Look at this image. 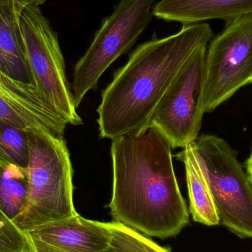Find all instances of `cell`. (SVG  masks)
Returning a JSON list of instances; mask_svg holds the SVG:
<instances>
[{
    "instance_id": "8",
    "label": "cell",
    "mask_w": 252,
    "mask_h": 252,
    "mask_svg": "<svg viewBox=\"0 0 252 252\" xmlns=\"http://www.w3.org/2000/svg\"><path fill=\"white\" fill-rule=\"evenodd\" d=\"M207 50V45L203 46L191 56L148 124V127L158 130L172 148H184L198 139L204 115L202 94Z\"/></svg>"
},
{
    "instance_id": "17",
    "label": "cell",
    "mask_w": 252,
    "mask_h": 252,
    "mask_svg": "<svg viewBox=\"0 0 252 252\" xmlns=\"http://www.w3.org/2000/svg\"><path fill=\"white\" fill-rule=\"evenodd\" d=\"M0 252H35L25 232L0 210Z\"/></svg>"
},
{
    "instance_id": "9",
    "label": "cell",
    "mask_w": 252,
    "mask_h": 252,
    "mask_svg": "<svg viewBox=\"0 0 252 252\" xmlns=\"http://www.w3.org/2000/svg\"><path fill=\"white\" fill-rule=\"evenodd\" d=\"M0 121L27 131L43 130L64 138L65 122L35 87L18 82L0 69Z\"/></svg>"
},
{
    "instance_id": "16",
    "label": "cell",
    "mask_w": 252,
    "mask_h": 252,
    "mask_svg": "<svg viewBox=\"0 0 252 252\" xmlns=\"http://www.w3.org/2000/svg\"><path fill=\"white\" fill-rule=\"evenodd\" d=\"M28 161V131L0 121V165L13 164L26 170Z\"/></svg>"
},
{
    "instance_id": "7",
    "label": "cell",
    "mask_w": 252,
    "mask_h": 252,
    "mask_svg": "<svg viewBox=\"0 0 252 252\" xmlns=\"http://www.w3.org/2000/svg\"><path fill=\"white\" fill-rule=\"evenodd\" d=\"M252 84V14L229 23L210 41L202 94L204 114L213 112Z\"/></svg>"
},
{
    "instance_id": "10",
    "label": "cell",
    "mask_w": 252,
    "mask_h": 252,
    "mask_svg": "<svg viewBox=\"0 0 252 252\" xmlns=\"http://www.w3.org/2000/svg\"><path fill=\"white\" fill-rule=\"evenodd\" d=\"M26 234L32 244L65 252H102L109 248L112 238L105 222L88 220L79 214L37 226Z\"/></svg>"
},
{
    "instance_id": "12",
    "label": "cell",
    "mask_w": 252,
    "mask_h": 252,
    "mask_svg": "<svg viewBox=\"0 0 252 252\" xmlns=\"http://www.w3.org/2000/svg\"><path fill=\"white\" fill-rule=\"evenodd\" d=\"M25 6L19 1L0 0V69L18 82L35 87L19 29V15Z\"/></svg>"
},
{
    "instance_id": "5",
    "label": "cell",
    "mask_w": 252,
    "mask_h": 252,
    "mask_svg": "<svg viewBox=\"0 0 252 252\" xmlns=\"http://www.w3.org/2000/svg\"><path fill=\"white\" fill-rule=\"evenodd\" d=\"M195 145L220 223L239 238H252V183L236 151L215 135H201Z\"/></svg>"
},
{
    "instance_id": "1",
    "label": "cell",
    "mask_w": 252,
    "mask_h": 252,
    "mask_svg": "<svg viewBox=\"0 0 252 252\" xmlns=\"http://www.w3.org/2000/svg\"><path fill=\"white\" fill-rule=\"evenodd\" d=\"M171 145L154 127L112 139L115 221L147 237H175L189 223V211L175 174Z\"/></svg>"
},
{
    "instance_id": "4",
    "label": "cell",
    "mask_w": 252,
    "mask_h": 252,
    "mask_svg": "<svg viewBox=\"0 0 252 252\" xmlns=\"http://www.w3.org/2000/svg\"><path fill=\"white\" fill-rule=\"evenodd\" d=\"M25 59L35 87L49 106L72 126L82 124L66 76L57 33L38 6L25 5L19 15Z\"/></svg>"
},
{
    "instance_id": "2",
    "label": "cell",
    "mask_w": 252,
    "mask_h": 252,
    "mask_svg": "<svg viewBox=\"0 0 252 252\" xmlns=\"http://www.w3.org/2000/svg\"><path fill=\"white\" fill-rule=\"evenodd\" d=\"M213 38L211 27L201 22L183 25L164 38L154 35L138 46L102 94L97 109L100 137L112 140L145 130L187 62Z\"/></svg>"
},
{
    "instance_id": "15",
    "label": "cell",
    "mask_w": 252,
    "mask_h": 252,
    "mask_svg": "<svg viewBox=\"0 0 252 252\" xmlns=\"http://www.w3.org/2000/svg\"><path fill=\"white\" fill-rule=\"evenodd\" d=\"M112 232L109 248L102 252H171L145 235L118 221L106 222ZM35 252H65L47 246L32 244Z\"/></svg>"
},
{
    "instance_id": "3",
    "label": "cell",
    "mask_w": 252,
    "mask_h": 252,
    "mask_svg": "<svg viewBox=\"0 0 252 252\" xmlns=\"http://www.w3.org/2000/svg\"><path fill=\"white\" fill-rule=\"evenodd\" d=\"M26 202L13 223L22 232L77 216L74 170L64 138L40 130L28 131Z\"/></svg>"
},
{
    "instance_id": "20",
    "label": "cell",
    "mask_w": 252,
    "mask_h": 252,
    "mask_svg": "<svg viewBox=\"0 0 252 252\" xmlns=\"http://www.w3.org/2000/svg\"></svg>"
},
{
    "instance_id": "13",
    "label": "cell",
    "mask_w": 252,
    "mask_h": 252,
    "mask_svg": "<svg viewBox=\"0 0 252 252\" xmlns=\"http://www.w3.org/2000/svg\"><path fill=\"white\" fill-rule=\"evenodd\" d=\"M195 142L188 144L174 157L185 164L192 219L206 226H217L220 224V219L208 181L197 155Z\"/></svg>"
},
{
    "instance_id": "6",
    "label": "cell",
    "mask_w": 252,
    "mask_h": 252,
    "mask_svg": "<svg viewBox=\"0 0 252 252\" xmlns=\"http://www.w3.org/2000/svg\"><path fill=\"white\" fill-rule=\"evenodd\" d=\"M155 0H121L102 22L93 42L74 68L72 94L77 108L97 87L106 69L132 48L152 20Z\"/></svg>"
},
{
    "instance_id": "19",
    "label": "cell",
    "mask_w": 252,
    "mask_h": 252,
    "mask_svg": "<svg viewBox=\"0 0 252 252\" xmlns=\"http://www.w3.org/2000/svg\"><path fill=\"white\" fill-rule=\"evenodd\" d=\"M246 168H247V174H248L249 177H250L252 183V148L250 157L246 161Z\"/></svg>"
},
{
    "instance_id": "14",
    "label": "cell",
    "mask_w": 252,
    "mask_h": 252,
    "mask_svg": "<svg viewBox=\"0 0 252 252\" xmlns=\"http://www.w3.org/2000/svg\"><path fill=\"white\" fill-rule=\"evenodd\" d=\"M28 192L25 169L13 164L0 165V210L12 221L23 209Z\"/></svg>"
},
{
    "instance_id": "18",
    "label": "cell",
    "mask_w": 252,
    "mask_h": 252,
    "mask_svg": "<svg viewBox=\"0 0 252 252\" xmlns=\"http://www.w3.org/2000/svg\"><path fill=\"white\" fill-rule=\"evenodd\" d=\"M11 1H19L25 5L38 6L44 4L47 0H11Z\"/></svg>"
},
{
    "instance_id": "11",
    "label": "cell",
    "mask_w": 252,
    "mask_h": 252,
    "mask_svg": "<svg viewBox=\"0 0 252 252\" xmlns=\"http://www.w3.org/2000/svg\"><path fill=\"white\" fill-rule=\"evenodd\" d=\"M152 11L158 19L180 22L183 25L211 19L229 23L252 14V0H160Z\"/></svg>"
}]
</instances>
